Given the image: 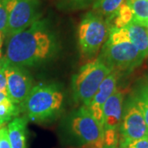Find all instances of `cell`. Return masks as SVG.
<instances>
[{
    "mask_svg": "<svg viewBox=\"0 0 148 148\" xmlns=\"http://www.w3.org/2000/svg\"><path fill=\"white\" fill-rule=\"evenodd\" d=\"M121 148H122V147H121Z\"/></svg>",
    "mask_w": 148,
    "mask_h": 148,
    "instance_id": "cell-29",
    "label": "cell"
},
{
    "mask_svg": "<svg viewBox=\"0 0 148 148\" xmlns=\"http://www.w3.org/2000/svg\"><path fill=\"white\" fill-rule=\"evenodd\" d=\"M70 1H72L73 3H85L87 0H70Z\"/></svg>",
    "mask_w": 148,
    "mask_h": 148,
    "instance_id": "cell-25",
    "label": "cell"
},
{
    "mask_svg": "<svg viewBox=\"0 0 148 148\" xmlns=\"http://www.w3.org/2000/svg\"><path fill=\"white\" fill-rule=\"evenodd\" d=\"M113 18L114 19V27H113L123 28L126 27L130 22H132L133 19V13L130 6L127 3H123L113 16L112 19Z\"/></svg>",
    "mask_w": 148,
    "mask_h": 148,
    "instance_id": "cell-16",
    "label": "cell"
},
{
    "mask_svg": "<svg viewBox=\"0 0 148 148\" xmlns=\"http://www.w3.org/2000/svg\"><path fill=\"white\" fill-rule=\"evenodd\" d=\"M7 96L16 105L23 104L33 88L32 77L23 68L6 63Z\"/></svg>",
    "mask_w": 148,
    "mask_h": 148,
    "instance_id": "cell-9",
    "label": "cell"
},
{
    "mask_svg": "<svg viewBox=\"0 0 148 148\" xmlns=\"http://www.w3.org/2000/svg\"><path fill=\"white\" fill-rule=\"evenodd\" d=\"M8 27V13L4 6L0 1V32L5 36Z\"/></svg>",
    "mask_w": 148,
    "mask_h": 148,
    "instance_id": "cell-20",
    "label": "cell"
},
{
    "mask_svg": "<svg viewBox=\"0 0 148 148\" xmlns=\"http://www.w3.org/2000/svg\"><path fill=\"white\" fill-rule=\"evenodd\" d=\"M143 57L129 40L125 27H111L110 36L102 47L101 60L112 70H132L142 64Z\"/></svg>",
    "mask_w": 148,
    "mask_h": 148,
    "instance_id": "cell-2",
    "label": "cell"
},
{
    "mask_svg": "<svg viewBox=\"0 0 148 148\" xmlns=\"http://www.w3.org/2000/svg\"><path fill=\"white\" fill-rule=\"evenodd\" d=\"M0 148H11L8 134V127H6L0 128Z\"/></svg>",
    "mask_w": 148,
    "mask_h": 148,
    "instance_id": "cell-22",
    "label": "cell"
},
{
    "mask_svg": "<svg viewBox=\"0 0 148 148\" xmlns=\"http://www.w3.org/2000/svg\"><path fill=\"white\" fill-rule=\"evenodd\" d=\"M123 94L115 90L103 106L102 126L104 129V148H116L117 129L121 123Z\"/></svg>",
    "mask_w": 148,
    "mask_h": 148,
    "instance_id": "cell-8",
    "label": "cell"
},
{
    "mask_svg": "<svg viewBox=\"0 0 148 148\" xmlns=\"http://www.w3.org/2000/svg\"><path fill=\"white\" fill-rule=\"evenodd\" d=\"M121 145L148 137V127L136 101L127 106L120 127Z\"/></svg>",
    "mask_w": 148,
    "mask_h": 148,
    "instance_id": "cell-10",
    "label": "cell"
},
{
    "mask_svg": "<svg viewBox=\"0 0 148 148\" xmlns=\"http://www.w3.org/2000/svg\"><path fill=\"white\" fill-rule=\"evenodd\" d=\"M122 148H148V137L131 141L121 145Z\"/></svg>",
    "mask_w": 148,
    "mask_h": 148,
    "instance_id": "cell-19",
    "label": "cell"
},
{
    "mask_svg": "<svg viewBox=\"0 0 148 148\" xmlns=\"http://www.w3.org/2000/svg\"><path fill=\"white\" fill-rule=\"evenodd\" d=\"M71 129L82 144L93 148H104L103 126L86 106H82L76 111L71 120Z\"/></svg>",
    "mask_w": 148,
    "mask_h": 148,
    "instance_id": "cell-7",
    "label": "cell"
},
{
    "mask_svg": "<svg viewBox=\"0 0 148 148\" xmlns=\"http://www.w3.org/2000/svg\"><path fill=\"white\" fill-rule=\"evenodd\" d=\"M64 95L55 86L40 84L33 86L23 102L27 118L32 121H45L60 110Z\"/></svg>",
    "mask_w": 148,
    "mask_h": 148,
    "instance_id": "cell-3",
    "label": "cell"
},
{
    "mask_svg": "<svg viewBox=\"0 0 148 148\" xmlns=\"http://www.w3.org/2000/svg\"><path fill=\"white\" fill-rule=\"evenodd\" d=\"M7 96V93H4V92H0V102L3 101V99H5Z\"/></svg>",
    "mask_w": 148,
    "mask_h": 148,
    "instance_id": "cell-23",
    "label": "cell"
},
{
    "mask_svg": "<svg viewBox=\"0 0 148 148\" xmlns=\"http://www.w3.org/2000/svg\"><path fill=\"white\" fill-rule=\"evenodd\" d=\"M19 114V108L16 104L6 97L0 102V125L16 118Z\"/></svg>",
    "mask_w": 148,
    "mask_h": 148,
    "instance_id": "cell-17",
    "label": "cell"
},
{
    "mask_svg": "<svg viewBox=\"0 0 148 148\" xmlns=\"http://www.w3.org/2000/svg\"><path fill=\"white\" fill-rule=\"evenodd\" d=\"M27 123L24 118H14L8 126L11 148H27Z\"/></svg>",
    "mask_w": 148,
    "mask_h": 148,
    "instance_id": "cell-12",
    "label": "cell"
},
{
    "mask_svg": "<svg viewBox=\"0 0 148 148\" xmlns=\"http://www.w3.org/2000/svg\"><path fill=\"white\" fill-rule=\"evenodd\" d=\"M111 72L100 58L82 66L72 81L74 100L88 107L102 82Z\"/></svg>",
    "mask_w": 148,
    "mask_h": 148,
    "instance_id": "cell-4",
    "label": "cell"
},
{
    "mask_svg": "<svg viewBox=\"0 0 148 148\" xmlns=\"http://www.w3.org/2000/svg\"><path fill=\"white\" fill-rule=\"evenodd\" d=\"M125 28L127 29L130 41L146 58L148 55V34L146 27L132 21Z\"/></svg>",
    "mask_w": 148,
    "mask_h": 148,
    "instance_id": "cell-13",
    "label": "cell"
},
{
    "mask_svg": "<svg viewBox=\"0 0 148 148\" xmlns=\"http://www.w3.org/2000/svg\"><path fill=\"white\" fill-rule=\"evenodd\" d=\"M133 13L132 21L143 27L148 26V0H127Z\"/></svg>",
    "mask_w": 148,
    "mask_h": 148,
    "instance_id": "cell-14",
    "label": "cell"
},
{
    "mask_svg": "<svg viewBox=\"0 0 148 148\" xmlns=\"http://www.w3.org/2000/svg\"><path fill=\"white\" fill-rule=\"evenodd\" d=\"M8 13L7 39L26 30L37 21V0H0Z\"/></svg>",
    "mask_w": 148,
    "mask_h": 148,
    "instance_id": "cell-6",
    "label": "cell"
},
{
    "mask_svg": "<svg viewBox=\"0 0 148 148\" xmlns=\"http://www.w3.org/2000/svg\"><path fill=\"white\" fill-rule=\"evenodd\" d=\"M135 101L143 113L144 119L148 127V86H144L140 90Z\"/></svg>",
    "mask_w": 148,
    "mask_h": 148,
    "instance_id": "cell-18",
    "label": "cell"
},
{
    "mask_svg": "<svg viewBox=\"0 0 148 148\" xmlns=\"http://www.w3.org/2000/svg\"><path fill=\"white\" fill-rule=\"evenodd\" d=\"M55 40L42 20L8 38L5 62L20 68L32 67L49 58L54 52Z\"/></svg>",
    "mask_w": 148,
    "mask_h": 148,
    "instance_id": "cell-1",
    "label": "cell"
},
{
    "mask_svg": "<svg viewBox=\"0 0 148 148\" xmlns=\"http://www.w3.org/2000/svg\"><path fill=\"white\" fill-rule=\"evenodd\" d=\"M0 92L7 93V78H6V62L3 59L0 67Z\"/></svg>",
    "mask_w": 148,
    "mask_h": 148,
    "instance_id": "cell-21",
    "label": "cell"
},
{
    "mask_svg": "<svg viewBox=\"0 0 148 148\" xmlns=\"http://www.w3.org/2000/svg\"><path fill=\"white\" fill-rule=\"evenodd\" d=\"M110 24L99 14L86 13L78 27V43L82 53L92 57L98 53L108 40L110 32Z\"/></svg>",
    "mask_w": 148,
    "mask_h": 148,
    "instance_id": "cell-5",
    "label": "cell"
},
{
    "mask_svg": "<svg viewBox=\"0 0 148 148\" xmlns=\"http://www.w3.org/2000/svg\"><path fill=\"white\" fill-rule=\"evenodd\" d=\"M117 80H118V77L116 73L111 72L102 82L90 104L87 107L93 117L100 123H101V125H102L103 106L106 101L116 90Z\"/></svg>",
    "mask_w": 148,
    "mask_h": 148,
    "instance_id": "cell-11",
    "label": "cell"
},
{
    "mask_svg": "<svg viewBox=\"0 0 148 148\" xmlns=\"http://www.w3.org/2000/svg\"><path fill=\"white\" fill-rule=\"evenodd\" d=\"M146 29H147V34H148V26L147 27H146Z\"/></svg>",
    "mask_w": 148,
    "mask_h": 148,
    "instance_id": "cell-27",
    "label": "cell"
},
{
    "mask_svg": "<svg viewBox=\"0 0 148 148\" xmlns=\"http://www.w3.org/2000/svg\"><path fill=\"white\" fill-rule=\"evenodd\" d=\"M2 63H3V59H2V57H1V53H0V67L2 65Z\"/></svg>",
    "mask_w": 148,
    "mask_h": 148,
    "instance_id": "cell-26",
    "label": "cell"
},
{
    "mask_svg": "<svg viewBox=\"0 0 148 148\" xmlns=\"http://www.w3.org/2000/svg\"><path fill=\"white\" fill-rule=\"evenodd\" d=\"M0 126H1V125H0Z\"/></svg>",
    "mask_w": 148,
    "mask_h": 148,
    "instance_id": "cell-28",
    "label": "cell"
},
{
    "mask_svg": "<svg viewBox=\"0 0 148 148\" xmlns=\"http://www.w3.org/2000/svg\"><path fill=\"white\" fill-rule=\"evenodd\" d=\"M123 2L124 0H97L94 5V9L111 20Z\"/></svg>",
    "mask_w": 148,
    "mask_h": 148,
    "instance_id": "cell-15",
    "label": "cell"
},
{
    "mask_svg": "<svg viewBox=\"0 0 148 148\" xmlns=\"http://www.w3.org/2000/svg\"><path fill=\"white\" fill-rule=\"evenodd\" d=\"M3 38H4L3 34H2L0 32V53H1V48H2V45H3Z\"/></svg>",
    "mask_w": 148,
    "mask_h": 148,
    "instance_id": "cell-24",
    "label": "cell"
}]
</instances>
